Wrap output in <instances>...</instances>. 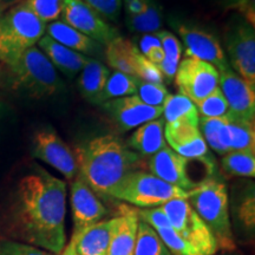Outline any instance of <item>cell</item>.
Returning a JSON list of instances; mask_svg holds the SVG:
<instances>
[{
  "label": "cell",
  "mask_w": 255,
  "mask_h": 255,
  "mask_svg": "<svg viewBox=\"0 0 255 255\" xmlns=\"http://www.w3.org/2000/svg\"><path fill=\"white\" fill-rule=\"evenodd\" d=\"M136 46L126 38L117 36L105 45L107 62L115 71L135 76Z\"/></svg>",
  "instance_id": "cb8c5ba5"
},
{
  "label": "cell",
  "mask_w": 255,
  "mask_h": 255,
  "mask_svg": "<svg viewBox=\"0 0 255 255\" xmlns=\"http://www.w3.org/2000/svg\"><path fill=\"white\" fill-rule=\"evenodd\" d=\"M154 231L157 233L171 255H202L189 242L181 238L173 227L156 228Z\"/></svg>",
  "instance_id": "e575fe53"
},
{
  "label": "cell",
  "mask_w": 255,
  "mask_h": 255,
  "mask_svg": "<svg viewBox=\"0 0 255 255\" xmlns=\"http://www.w3.org/2000/svg\"><path fill=\"white\" fill-rule=\"evenodd\" d=\"M127 8V14H141L148 8V0H124Z\"/></svg>",
  "instance_id": "7bdbcfd3"
},
{
  "label": "cell",
  "mask_w": 255,
  "mask_h": 255,
  "mask_svg": "<svg viewBox=\"0 0 255 255\" xmlns=\"http://www.w3.org/2000/svg\"><path fill=\"white\" fill-rule=\"evenodd\" d=\"M133 255H171L158 234L148 223L139 220Z\"/></svg>",
  "instance_id": "4dcf8cb0"
},
{
  "label": "cell",
  "mask_w": 255,
  "mask_h": 255,
  "mask_svg": "<svg viewBox=\"0 0 255 255\" xmlns=\"http://www.w3.org/2000/svg\"><path fill=\"white\" fill-rule=\"evenodd\" d=\"M6 8H7V2H6V0H0V18H1L2 14L6 12Z\"/></svg>",
  "instance_id": "f6af8a7d"
},
{
  "label": "cell",
  "mask_w": 255,
  "mask_h": 255,
  "mask_svg": "<svg viewBox=\"0 0 255 255\" xmlns=\"http://www.w3.org/2000/svg\"><path fill=\"white\" fill-rule=\"evenodd\" d=\"M15 1H19V2H20V1H23V0H15Z\"/></svg>",
  "instance_id": "7dc6e473"
},
{
  "label": "cell",
  "mask_w": 255,
  "mask_h": 255,
  "mask_svg": "<svg viewBox=\"0 0 255 255\" xmlns=\"http://www.w3.org/2000/svg\"><path fill=\"white\" fill-rule=\"evenodd\" d=\"M175 232L195 247L202 255H213L219 250L218 242L203 220L191 208L187 199H174L162 205Z\"/></svg>",
  "instance_id": "52a82bcc"
},
{
  "label": "cell",
  "mask_w": 255,
  "mask_h": 255,
  "mask_svg": "<svg viewBox=\"0 0 255 255\" xmlns=\"http://www.w3.org/2000/svg\"><path fill=\"white\" fill-rule=\"evenodd\" d=\"M0 255H55L20 241L0 240Z\"/></svg>",
  "instance_id": "ab89813d"
},
{
  "label": "cell",
  "mask_w": 255,
  "mask_h": 255,
  "mask_svg": "<svg viewBox=\"0 0 255 255\" xmlns=\"http://www.w3.org/2000/svg\"><path fill=\"white\" fill-rule=\"evenodd\" d=\"M138 222L139 219L136 214V209L128 207L122 208V214L117 216V225L107 255H133Z\"/></svg>",
  "instance_id": "ffe728a7"
},
{
  "label": "cell",
  "mask_w": 255,
  "mask_h": 255,
  "mask_svg": "<svg viewBox=\"0 0 255 255\" xmlns=\"http://www.w3.org/2000/svg\"><path fill=\"white\" fill-rule=\"evenodd\" d=\"M127 145L143 157H151L167 145L164 120L157 119L139 126L128 139Z\"/></svg>",
  "instance_id": "44dd1931"
},
{
  "label": "cell",
  "mask_w": 255,
  "mask_h": 255,
  "mask_svg": "<svg viewBox=\"0 0 255 255\" xmlns=\"http://www.w3.org/2000/svg\"><path fill=\"white\" fill-rule=\"evenodd\" d=\"M238 218L248 231H253L255 227V199L253 189L242 199L239 205Z\"/></svg>",
  "instance_id": "b9f144b4"
},
{
  "label": "cell",
  "mask_w": 255,
  "mask_h": 255,
  "mask_svg": "<svg viewBox=\"0 0 255 255\" xmlns=\"http://www.w3.org/2000/svg\"><path fill=\"white\" fill-rule=\"evenodd\" d=\"M43 23L50 24L62 15L65 0H23Z\"/></svg>",
  "instance_id": "d590c367"
},
{
  "label": "cell",
  "mask_w": 255,
  "mask_h": 255,
  "mask_svg": "<svg viewBox=\"0 0 255 255\" xmlns=\"http://www.w3.org/2000/svg\"><path fill=\"white\" fill-rule=\"evenodd\" d=\"M176 30L186 47L188 58H196L212 64L219 72L232 69L225 51L214 34L189 24H176Z\"/></svg>",
  "instance_id": "7c38bea8"
},
{
  "label": "cell",
  "mask_w": 255,
  "mask_h": 255,
  "mask_svg": "<svg viewBox=\"0 0 255 255\" xmlns=\"http://www.w3.org/2000/svg\"><path fill=\"white\" fill-rule=\"evenodd\" d=\"M116 225L117 216L96 223L71 238L76 252L79 255H107Z\"/></svg>",
  "instance_id": "d6986e66"
},
{
  "label": "cell",
  "mask_w": 255,
  "mask_h": 255,
  "mask_svg": "<svg viewBox=\"0 0 255 255\" xmlns=\"http://www.w3.org/2000/svg\"><path fill=\"white\" fill-rule=\"evenodd\" d=\"M222 169L234 176H255V151L237 150L223 155Z\"/></svg>",
  "instance_id": "1f68e13d"
},
{
  "label": "cell",
  "mask_w": 255,
  "mask_h": 255,
  "mask_svg": "<svg viewBox=\"0 0 255 255\" xmlns=\"http://www.w3.org/2000/svg\"><path fill=\"white\" fill-rule=\"evenodd\" d=\"M45 33L53 40L82 55L94 56L102 52V45L91 38L69 26L62 20H56L46 25Z\"/></svg>",
  "instance_id": "7402d4cb"
},
{
  "label": "cell",
  "mask_w": 255,
  "mask_h": 255,
  "mask_svg": "<svg viewBox=\"0 0 255 255\" xmlns=\"http://www.w3.org/2000/svg\"><path fill=\"white\" fill-rule=\"evenodd\" d=\"M199 129L208 148H212L219 155H226L229 152L227 124L225 116L215 119L200 116Z\"/></svg>",
  "instance_id": "4316f807"
},
{
  "label": "cell",
  "mask_w": 255,
  "mask_h": 255,
  "mask_svg": "<svg viewBox=\"0 0 255 255\" xmlns=\"http://www.w3.org/2000/svg\"><path fill=\"white\" fill-rule=\"evenodd\" d=\"M225 119L227 124L229 151H255V127L253 121L240 119L229 111Z\"/></svg>",
  "instance_id": "d4e9b609"
},
{
  "label": "cell",
  "mask_w": 255,
  "mask_h": 255,
  "mask_svg": "<svg viewBox=\"0 0 255 255\" xmlns=\"http://www.w3.org/2000/svg\"><path fill=\"white\" fill-rule=\"evenodd\" d=\"M227 51L234 72L255 88V33L253 25L241 20L227 34Z\"/></svg>",
  "instance_id": "9c48e42d"
},
{
  "label": "cell",
  "mask_w": 255,
  "mask_h": 255,
  "mask_svg": "<svg viewBox=\"0 0 255 255\" xmlns=\"http://www.w3.org/2000/svg\"><path fill=\"white\" fill-rule=\"evenodd\" d=\"M127 25L135 33H155L162 27L161 6L156 0H148V8L141 14H127Z\"/></svg>",
  "instance_id": "f546056e"
},
{
  "label": "cell",
  "mask_w": 255,
  "mask_h": 255,
  "mask_svg": "<svg viewBox=\"0 0 255 255\" xmlns=\"http://www.w3.org/2000/svg\"><path fill=\"white\" fill-rule=\"evenodd\" d=\"M71 208L73 219L71 238L77 237L87 228L103 221L108 215V210L98 199L97 194L79 176L71 183Z\"/></svg>",
  "instance_id": "4fadbf2b"
},
{
  "label": "cell",
  "mask_w": 255,
  "mask_h": 255,
  "mask_svg": "<svg viewBox=\"0 0 255 255\" xmlns=\"http://www.w3.org/2000/svg\"><path fill=\"white\" fill-rule=\"evenodd\" d=\"M84 4L95 9L105 20L116 21L122 9V0H82Z\"/></svg>",
  "instance_id": "f35d334b"
},
{
  "label": "cell",
  "mask_w": 255,
  "mask_h": 255,
  "mask_svg": "<svg viewBox=\"0 0 255 255\" xmlns=\"http://www.w3.org/2000/svg\"><path fill=\"white\" fill-rule=\"evenodd\" d=\"M136 76L127 75V73L114 71L110 73L105 87L98 98L97 104H103L105 102L115 100V98L126 97V96L136 95Z\"/></svg>",
  "instance_id": "f1b7e54d"
},
{
  "label": "cell",
  "mask_w": 255,
  "mask_h": 255,
  "mask_svg": "<svg viewBox=\"0 0 255 255\" xmlns=\"http://www.w3.org/2000/svg\"><path fill=\"white\" fill-rule=\"evenodd\" d=\"M155 36L158 38L164 52L163 62L158 65L159 71L162 72L163 77L167 79H173L176 75L178 64L181 62L182 44L169 31L159 30L155 32Z\"/></svg>",
  "instance_id": "83f0119b"
},
{
  "label": "cell",
  "mask_w": 255,
  "mask_h": 255,
  "mask_svg": "<svg viewBox=\"0 0 255 255\" xmlns=\"http://www.w3.org/2000/svg\"><path fill=\"white\" fill-rule=\"evenodd\" d=\"M195 105L201 117H209V119L223 117L229 111L225 96L222 95L219 87L212 94L203 98L202 101L197 102Z\"/></svg>",
  "instance_id": "836d02e7"
},
{
  "label": "cell",
  "mask_w": 255,
  "mask_h": 255,
  "mask_svg": "<svg viewBox=\"0 0 255 255\" xmlns=\"http://www.w3.org/2000/svg\"><path fill=\"white\" fill-rule=\"evenodd\" d=\"M1 109H2V103L1 101H0V113H1Z\"/></svg>",
  "instance_id": "bcb514c9"
},
{
  "label": "cell",
  "mask_w": 255,
  "mask_h": 255,
  "mask_svg": "<svg viewBox=\"0 0 255 255\" xmlns=\"http://www.w3.org/2000/svg\"><path fill=\"white\" fill-rule=\"evenodd\" d=\"M109 76V69L103 63L95 58H88L78 78V89L83 97L90 103L97 104Z\"/></svg>",
  "instance_id": "603a6c76"
},
{
  "label": "cell",
  "mask_w": 255,
  "mask_h": 255,
  "mask_svg": "<svg viewBox=\"0 0 255 255\" xmlns=\"http://www.w3.org/2000/svg\"><path fill=\"white\" fill-rule=\"evenodd\" d=\"M78 176L97 195L109 196L128 174L137 170L141 157L119 137L101 135L76 148Z\"/></svg>",
  "instance_id": "7a4b0ae2"
},
{
  "label": "cell",
  "mask_w": 255,
  "mask_h": 255,
  "mask_svg": "<svg viewBox=\"0 0 255 255\" xmlns=\"http://www.w3.org/2000/svg\"><path fill=\"white\" fill-rule=\"evenodd\" d=\"M135 76L142 81L150 83H163L164 77L159 71L158 66L152 64L144 56L136 51L135 55Z\"/></svg>",
  "instance_id": "74e56055"
},
{
  "label": "cell",
  "mask_w": 255,
  "mask_h": 255,
  "mask_svg": "<svg viewBox=\"0 0 255 255\" xmlns=\"http://www.w3.org/2000/svg\"><path fill=\"white\" fill-rule=\"evenodd\" d=\"M37 44L39 50L47 57L55 69L69 78L75 77L78 72H81L89 58L88 56L62 45L47 34H44Z\"/></svg>",
  "instance_id": "ac0fdd59"
},
{
  "label": "cell",
  "mask_w": 255,
  "mask_h": 255,
  "mask_svg": "<svg viewBox=\"0 0 255 255\" xmlns=\"http://www.w3.org/2000/svg\"><path fill=\"white\" fill-rule=\"evenodd\" d=\"M60 255H79L77 252H76V248H75V245H73L72 241L69 242V245H66L65 247H64V250Z\"/></svg>",
  "instance_id": "ee69618b"
},
{
  "label": "cell",
  "mask_w": 255,
  "mask_h": 255,
  "mask_svg": "<svg viewBox=\"0 0 255 255\" xmlns=\"http://www.w3.org/2000/svg\"><path fill=\"white\" fill-rule=\"evenodd\" d=\"M136 214L141 221L148 223L152 229L171 227L170 222L162 207H154V208H144L136 210Z\"/></svg>",
  "instance_id": "60d3db41"
},
{
  "label": "cell",
  "mask_w": 255,
  "mask_h": 255,
  "mask_svg": "<svg viewBox=\"0 0 255 255\" xmlns=\"http://www.w3.org/2000/svg\"><path fill=\"white\" fill-rule=\"evenodd\" d=\"M138 52L145 57L146 59L150 60L152 64L158 66L163 62L164 52L162 49L161 43L155 33H146L138 39V47L136 46Z\"/></svg>",
  "instance_id": "8d00e7d4"
},
{
  "label": "cell",
  "mask_w": 255,
  "mask_h": 255,
  "mask_svg": "<svg viewBox=\"0 0 255 255\" xmlns=\"http://www.w3.org/2000/svg\"><path fill=\"white\" fill-rule=\"evenodd\" d=\"M219 70L212 64L188 57L181 60L175 75L180 94L195 104L219 87Z\"/></svg>",
  "instance_id": "ba28073f"
},
{
  "label": "cell",
  "mask_w": 255,
  "mask_h": 255,
  "mask_svg": "<svg viewBox=\"0 0 255 255\" xmlns=\"http://www.w3.org/2000/svg\"><path fill=\"white\" fill-rule=\"evenodd\" d=\"M6 66L13 88L30 97H50L64 90V83L58 72L39 47H30Z\"/></svg>",
  "instance_id": "277c9868"
},
{
  "label": "cell",
  "mask_w": 255,
  "mask_h": 255,
  "mask_svg": "<svg viewBox=\"0 0 255 255\" xmlns=\"http://www.w3.org/2000/svg\"><path fill=\"white\" fill-rule=\"evenodd\" d=\"M103 108L121 131H129L146 122L157 120L163 113L162 108L150 107L136 95L110 100L103 103Z\"/></svg>",
  "instance_id": "5bb4252c"
},
{
  "label": "cell",
  "mask_w": 255,
  "mask_h": 255,
  "mask_svg": "<svg viewBox=\"0 0 255 255\" xmlns=\"http://www.w3.org/2000/svg\"><path fill=\"white\" fill-rule=\"evenodd\" d=\"M136 85L137 97L150 107L162 108L170 95L163 83H150L136 77Z\"/></svg>",
  "instance_id": "d6a6232c"
},
{
  "label": "cell",
  "mask_w": 255,
  "mask_h": 255,
  "mask_svg": "<svg viewBox=\"0 0 255 255\" xmlns=\"http://www.w3.org/2000/svg\"><path fill=\"white\" fill-rule=\"evenodd\" d=\"M187 201L196 214L203 220L223 251L235 250L231 219L229 200L226 184L214 177L207 178L188 191Z\"/></svg>",
  "instance_id": "3957f363"
},
{
  "label": "cell",
  "mask_w": 255,
  "mask_h": 255,
  "mask_svg": "<svg viewBox=\"0 0 255 255\" xmlns=\"http://www.w3.org/2000/svg\"><path fill=\"white\" fill-rule=\"evenodd\" d=\"M109 196L144 209L159 207L174 199H187L188 193L150 173L135 170L128 174Z\"/></svg>",
  "instance_id": "8992f818"
},
{
  "label": "cell",
  "mask_w": 255,
  "mask_h": 255,
  "mask_svg": "<svg viewBox=\"0 0 255 255\" xmlns=\"http://www.w3.org/2000/svg\"><path fill=\"white\" fill-rule=\"evenodd\" d=\"M219 88L225 96L229 113L240 119L254 122L255 89L251 88L232 69L220 72Z\"/></svg>",
  "instance_id": "9a60e30c"
},
{
  "label": "cell",
  "mask_w": 255,
  "mask_h": 255,
  "mask_svg": "<svg viewBox=\"0 0 255 255\" xmlns=\"http://www.w3.org/2000/svg\"><path fill=\"white\" fill-rule=\"evenodd\" d=\"M162 109V115H164L167 123H186L199 127L200 115L196 105L186 96L181 94L169 95Z\"/></svg>",
  "instance_id": "484cf974"
},
{
  "label": "cell",
  "mask_w": 255,
  "mask_h": 255,
  "mask_svg": "<svg viewBox=\"0 0 255 255\" xmlns=\"http://www.w3.org/2000/svg\"><path fill=\"white\" fill-rule=\"evenodd\" d=\"M43 23L24 1L18 2L0 18V63H7L36 46L45 34Z\"/></svg>",
  "instance_id": "5b68a950"
},
{
  "label": "cell",
  "mask_w": 255,
  "mask_h": 255,
  "mask_svg": "<svg viewBox=\"0 0 255 255\" xmlns=\"http://www.w3.org/2000/svg\"><path fill=\"white\" fill-rule=\"evenodd\" d=\"M164 138L169 148L184 158H202L210 155L199 127L186 123H165Z\"/></svg>",
  "instance_id": "e0dca14e"
},
{
  "label": "cell",
  "mask_w": 255,
  "mask_h": 255,
  "mask_svg": "<svg viewBox=\"0 0 255 255\" xmlns=\"http://www.w3.org/2000/svg\"><path fill=\"white\" fill-rule=\"evenodd\" d=\"M60 17L64 23L101 45H107L117 37L116 28L82 0H65Z\"/></svg>",
  "instance_id": "8fae6325"
},
{
  "label": "cell",
  "mask_w": 255,
  "mask_h": 255,
  "mask_svg": "<svg viewBox=\"0 0 255 255\" xmlns=\"http://www.w3.org/2000/svg\"><path fill=\"white\" fill-rule=\"evenodd\" d=\"M66 184L36 165L19 181L12 207L14 234L27 245L58 255L66 246Z\"/></svg>",
  "instance_id": "6da1fadb"
},
{
  "label": "cell",
  "mask_w": 255,
  "mask_h": 255,
  "mask_svg": "<svg viewBox=\"0 0 255 255\" xmlns=\"http://www.w3.org/2000/svg\"><path fill=\"white\" fill-rule=\"evenodd\" d=\"M32 154L63 174L69 181L78 176L75 154L52 129H41L34 133Z\"/></svg>",
  "instance_id": "30bf717a"
},
{
  "label": "cell",
  "mask_w": 255,
  "mask_h": 255,
  "mask_svg": "<svg viewBox=\"0 0 255 255\" xmlns=\"http://www.w3.org/2000/svg\"><path fill=\"white\" fill-rule=\"evenodd\" d=\"M150 174L184 191L195 188L188 175V158L182 157L165 145L149 159Z\"/></svg>",
  "instance_id": "2e32d148"
}]
</instances>
